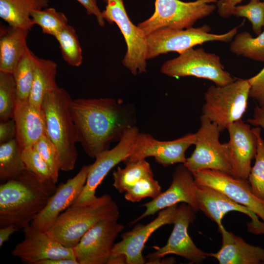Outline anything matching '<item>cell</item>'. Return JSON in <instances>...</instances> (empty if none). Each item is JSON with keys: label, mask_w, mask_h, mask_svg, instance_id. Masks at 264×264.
Listing matches in <instances>:
<instances>
[{"label": "cell", "mask_w": 264, "mask_h": 264, "mask_svg": "<svg viewBox=\"0 0 264 264\" xmlns=\"http://www.w3.org/2000/svg\"><path fill=\"white\" fill-rule=\"evenodd\" d=\"M47 164L52 172L55 183L58 181L59 172L61 170L58 151L47 136L44 134L33 146Z\"/></svg>", "instance_id": "38"}, {"label": "cell", "mask_w": 264, "mask_h": 264, "mask_svg": "<svg viewBox=\"0 0 264 264\" xmlns=\"http://www.w3.org/2000/svg\"><path fill=\"white\" fill-rule=\"evenodd\" d=\"M70 110L78 142L87 154L95 158L119 141L134 125L133 112L120 99L111 98L72 99Z\"/></svg>", "instance_id": "1"}, {"label": "cell", "mask_w": 264, "mask_h": 264, "mask_svg": "<svg viewBox=\"0 0 264 264\" xmlns=\"http://www.w3.org/2000/svg\"><path fill=\"white\" fill-rule=\"evenodd\" d=\"M243 0H218L217 8L219 15L222 18L227 19L231 17L234 8Z\"/></svg>", "instance_id": "42"}, {"label": "cell", "mask_w": 264, "mask_h": 264, "mask_svg": "<svg viewBox=\"0 0 264 264\" xmlns=\"http://www.w3.org/2000/svg\"><path fill=\"white\" fill-rule=\"evenodd\" d=\"M232 15L247 19L256 35L262 32V28L264 26V3L260 0H251L246 4L236 6Z\"/></svg>", "instance_id": "36"}, {"label": "cell", "mask_w": 264, "mask_h": 264, "mask_svg": "<svg viewBox=\"0 0 264 264\" xmlns=\"http://www.w3.org/2000/svg\"><path fill=\"white\" fill-rule=\"evenodd\" d=\"M13 118L16 125V138L22 150L33 147L46 133L45 117L42 108L35 106L29 100H17Z\"/></svg>", "instance_id": "22"}, {"label": "cell", "mask_w": 264, "mask_h": 264, "mask_svg": "<svg viewBox=\"0 0 264 264\" xmlns=\"http://www.w3.org/2000/svg\"><path fill=\"white\" fill-rule=\"evenodd\" d=\"M125 164V167H118L113 173V186L121 193H125L142 178L154 175L149 163L145 159Z\"/></svg>", "instance_id": "29"}, {"label": "cell", "mask_w": 264, "mask_h": 264, "mask_svg": "<svg viewBox=\"0 0 264 264\" xmlns=\"http://www.w3.org/2000/svg\"><path fill=\"white\" fill-rule=\"evenodd\" d=\"M196 140V133H188L170 141H160L151 135L139 132L130 155L124 162H130L154 157L159 164L167 167L176 163L183 164L185 152Z\"/></svg>", "instance_id": "12"}, {"label": "cell", "mask_w": 264, "mask_h": 264, "mask_svg": "<svg viewBox=\"0 0 264 264\" xmlns=\"http://www.w3.org/2000/svg\"><path fill=\"white\" fill-rule=\"evenodd\" d=\"M192 174L197 185L209 186L220 191L249 208L264 222V200L253 194L248 179L211 169L200 170Z\"/></svg>", "instance_id": "15"}, {"label": "cell", "mask_w": 264, "mask_h": 264, "mask_svg": "<svg viewBox=\"0 0 264 264\" xmlns=\"http://www.w3.org/2000/svg\"><path fill=\"white\" fill-rule=\"evenodd\" d=\"M263 2H264V1Z\"/></svg>", "instance_id": "47"}, {"label": "cell", "mask_w": 264, "mask_h": 264, "mask_svg": "<svg viewBox=\"0 0 264 264\" xmlns=\"http://www.w3.org/2000/svg\"><path fill=\"white\" fill-rule=\"evenodd\" d=\"M218 0H155L153 15L137 26L146 36L162 28H189L198 20L211 14L217 6L210 3Z\"/></svg>", "instance_id": "6"}, {"label": "cell", "mask_w": 264, "mask_h": 264, "mask_svg": "<svg viewBox=\"0 0 264 264\" xmlns=\"http://www.w3.org/2000/svg\"><path fill=\"white\" fill-rule=\"evenodd\" d=\"M211 27L207 24L196 28L165 27L156 30L147 36V60L169 52H176L179 54L208 42H229L237 34L238 27L221 34L211 33Z\"/></svg>", "instance_id": "7"}, {"label": "cell", "mask_w": 264, "mask_h": 264, "mask_svg": "<svg viewBox=\"0 0 264 264\" xmlns=\"http://www.w3.org/2000/svg\"><path fill=\"white\" fill-rule=\"evenodd\" d=\"M58 65L53 61L37 56L34 78L29 102L42 108L44 95L58 87L56 82Z\"/></svg>", "instance_id": "26"}, {"label": "cell", "mask_w": 264, "mask_h": 264, "mask_svg": "<svg viewBox=\"0 0 264 264\" xmlns=\"http://www.w3.org/2000/svg\"><path fill=\"white\" fill-rule=\"evenodd\" d=\"M17 231L18 229L14 225H9L0 227V246H2L3 243L8 240L10 236Z\"/></svg>", "instance_id": "44"}, {"label": "cell", "mask_w": 264, "mask_h": 264, "mask_svg": "<svg viewBox=\"0 0 264 264\" xmlns=\"http://www.w3.org/2000/svg\"><path fill=\"white\" fill-rule=\"evenodd\" d=\"M118 220H101L89 229L73 247L79 264H107L114 241L125 227Z\"/></svg>", "instance_id": "14"}, {"label": "cell", "mask_w": 264, "mask_h": 264, "mask_svg": "<svg viewBox=\"0 0 264 264\" xmlns=\"http://www.w3.org/2000/svg\"><path fill=\"white\" fill-rule=\"evenodd\" d=\"M24 239L11 252L13 256L26 264H38L47 259H76L73 248L66 247L50 237L46 232L29 224L23 228Z\"/></svg>", "instance_id": "17"}, {"label": "cell", "mask_w": 264, "mask_h": 264, "mask_svg": "<svg viewBox=\"0 0 264 264\" xmlns=\"http://www.w3.org/2000/svg\"><path fill=\"white\" fill-rule=\"evenodd\" d=\"M161 192V186L152 175L142 178L127 190L125 193V198L132 202H139L145 198H154Z\"/></svg>", "instance_id": "35"}, {"label": "cell", "mask_w": 264, "mask_h": 264, "mask_svg": "<svg viewBox=\"0 0 264 264\" xmlns=\"http://www.w3.org/2000/svg\"><path fill=\"white\" fill-rule=\"evenodd\" d=\"M253 130L257 138V147L255 163L247 179L253 194L264 200V139L261 136L260 127H256Z\"/></svg>", "instance_id": "33"}, {"label": "cell", "mask_w": 264, "mask_h": 264, "mask_svg": "<svg viewBox=\"0 0 264 264\" xmlns=\"http://www.w3.org/2000/svg\"><path fill=\"white\" fill-rule=\"evenodd\" d=\"M86 9L88 15H93L95 18L99 25L103 27L105 25V20L103 18L102 11L99 9L97 0H76Z\"/></svg>", "instance_id": "41"}, {"label": "cell", "mask_w": 264, "mask_h": 264, "mask_svg": "<svg viewBox=\"0 0 264 264\" xmlns=\"http://www.w3.org/2000/svg\"><path fill=\"white\" fill-rule=\"evenodd\" d=\"M230 50L237 55L264 62V30L256 37L246 31L237 34L230 44Z\"/></svg>", "instance_id": "30"}, {"label": "cell", "mask_w": 264, "mask_h": 264, "mask_svg": "<svg viewBox=\"0 0 264 264\" xmlns=\"http://www.w3.org/2000/svg\"><path fill=\"white\" fill-rule=\"evenodd\" d=\"M48 0H0V17L8 25L31 30V13L48 7Z\"/></svg>", "instance_id": "25"}, {"label": "cell", "mask_w": 264, "mask_h": 264, "mask_svg": "<svg viewBox=\"0 0 264 264\" xmlns=\"http://www.w3.org/2000/svg\"><path fill=\"white\" fill-rule=\"evenodd\" d=\"M102 0L103 2L105 3H107V0Z\"/></svg>", "instance_id": "46"}, {"label": "cell", "mask_w": 264, "mask_h": 264, "mask_svg": "<svg viewBox=\"0 0 264 264\" xmlns=\"http://www.w3.org/2000/svg\"><path fill=\"white\" fill-rule=\"evenodd\" d=\"M200 126L196 133L195 149L183 165L192 174L200 170H217L234 176L226 146L219 137L220 132L207 118L200 116Z\"/></svg>", "instance_id": "9"}, {"label": "cell", "mask_w": 264, "mask_h": 264, "mask_svg": "<svg viewBox=\"0 0 264 264\" xmlns=\"http://www.w3.org/2000/svg\"><path fill=\"white\" fill-rule=\"evenodd\" d=\"M196 198L199 210L215 222L218 228L223 227L222 220L229 212L243 213L251 218L248 230L255 234L264 235V222L246 207L240 204L220 191L212 187L197 184Z\"/></svg>", "instance_id": "19"}, {"label": "cell", "mask_w": 264, "mask_h": 264, "mask_svg": "<svg viewBox=\"0 0 264 264\" xmlns=\"http://www.w3.org/2000/svg\"><path fill=\"white\" fill-rule=\"evenodd\" d=\"M102 14L105 21L115 23L120 29L127 45L122 64L132 74L136 75L146 71L147 36L129 18L123 0H107Z\"/></svg>", "instance_id": "10"}, {"label": "cell", "mask_w": 264, "mask_h": 264, "mask_svg": "<svg viewBox=\"0 0 264 264\" xmlns=\"http://www.w3.org/2000/svg\"><path fill=\"white\" fill-rule=\"evenodd\" d=\"M162 73L171 77L193 76L210 80L216 85L223 86L236 79L225 71L220 57L207 52L202 47H193L167 60L161 66Z\"/></svg>", "instance_id": "8"}, {"label": "cell", "mask_w": 264, "mask_h": 264, "mask_svg": "<svg viewBox=\"0 0 264 264\" xmlns=\"http://www.w3.org/2000/svg\"><path fill=\"white\" fill-rule=\"evenodd\" d=\"M139 132L135 126L129 128L114 147L102 152L95 157L94 162L88 165L83 190L73 204L88 202L96 198L95 193L98 186L113 167L124 162L130 155Z\"/></svg>", "instance_id": "13"}, {"label": "cell", "mask_w": 264, "mask_h": 264, "mask_svg": "<svg viewBox=\"0 0 264 264\" xmlns=\"http://www.w3.org/2000/svg\"><path fill=\"white\" fill-rule=\"evenodd\" d=\"M56 184L41 179L26 169L17 179L0 185V227L14 225L18 230L31 224L46 205Z\"/></svg>", "instance_id": "2"}, {"label": "cell", "mask_w": 264, "mask_h": 264, "mask_svg": "<svg viewBox=\"0 0 264 264\" xmlns=\"http://www.w3.org/2000/svg\"><path fill=\"white\" fill-rule=\"evenodd\" d=\"M22 149L16 138L0 145V180L3 182L17 179L26 170Z\"/></svg>", "instance_id": "27"}, {"label": "cell", "mask_w": 264, "mask_h": 264, "mask_svg": "<svg viewBox=\"0 0 264 264\" xmlns=\"http://www.w3.org/2000/svg\"><path fill=\"white\" fill-rule=\"evenodd\" d=\"M88 169V165L83 166L73 177L66 182L60 183L45 207L30 224L40 230L47 231L58 216L74 202L83 191Z\"/></svg>", "instance_id": "21"}, {"label": "cell", "mask_w": 264, "mask_h": 264, "mask_svg": "<svg viewBox=\"0 0 264 264\" xmlns=\"http://www.w3.org/2000/svg\"><path fill=\"white\" fill-rule=\"evenodd\" d=\"M17 101V88L12 73L0 71V120L12 119Z\"/></svg>", "instance_id": "34"}, {"label": "cell", "mask_w": 264, "mask_h": 264, "mask_svg": "<svg viewBox=\"0 0 264 264\" xmlns=\"http://www.w3.org/2000/svg\"><path fill=\"white\" fill-rule=\"evenodd\" d=\"M196 188L197 184L192 173L183 164L178 166L173 175V180L170 187L151 201L142 205L146 208L145 212L131 224L179 203H186L196 212L198 211Z\"/></svg>", "instance_id": "18"}, {"label": "cell", "mask_w": 264, "mask_h": 264, "mask_svg": "<svg viewBox=\"0 0 264 264\" xmlns=\"http://www.w3.org/2000/svg\"><path fill=\"white\" fill-rule=\"evenodd\" d=\"M248 123L264 129V104L257 105L254 110L253 117L247 120Z\"/></svg>", "instance_id": "43"}, {"label": "cell", "mask_w": 264, "mask_h": 264, "mask_svg": "<svg viewBox=\"0 0 264 264\" xmlns=\"http://www.w3.org/2000/svg\"><path fill=\"white\" fill-rule=\"evenodd\" d=\"M178 207L175 204L159 211L158 216L146 225L138 224L132 230L121 235L122 240L115 243L110 258L124 256L127 264H143L145 244L155 230L166 224H173Z\"/></svg>", "instance_id": "16"}, {"label": "cell", "mask_w": 264, "mask_h": 264, "mask_svg": "<svg viewBox=\"0 0 264 264\" xmlns=\"http://www.w3.org/2000/svg\"><path fill=\"white\" fill-rule=\"evenodd\" d=\"M17 130L13 118L7 121H0V143H4L16 138Z\"/></svg>", "instance_id": "40"}, {"label": "cell", "mask_w": 264, "mask_h": 264, "mask_svg": "<svg viewBox=\"0 0 264 264\" xmlns=\"http://www.w3.org/2000/svg\"><path fill=\"white\" fill-rule=\"evenodd\" d=\"M196 213L186 203H181L178 206L173 230L166 244L162 247H153L155 251L146 256L148 264L159 263L161 258L169 254L182 257L192 264L201 263L210 257V253L198 248L188 233L189 225L195 220Z\"/></svg>", "instance_id": "11"}, {"label": "cell", "mask_w": 264, "mask_h": 264, "mask_svg": "<svg viewBox=\"0 0 264 264\" xmlns=\"http://www.w3.org/2000/svg\"><path fill=\"white\" fill-rule=\"evenodd\" d=\"M62 57L69 65L78 67L83 62L82 50L75 29L68 24L55 38Z\"/></svg>", "instance_id": "31"}, {"label": "cell", "mask_w": 264, "mask_h": 264, "mask_svg": "<svg viewBox=\"0 0 264 264\" xmlns=\"http://www.w3.org/2000/svg\"><path fill=\"white\" fill-rule=\"evenodd\" d=\"M218 229L222 245L217 252L210 253V257L220 264H264V248L248 243L224 226Z\"/></svg>", "instance_id": "23"}, {"label": "cell", "mask_w": 264, "mask_h": 264, "mask_svg": "<svg viewBox=\"0 0 264 264\" xmlns=\"http://www.w3.org/2000/svg\"><path fill=\"white\" fill-rule=\"evenodd\" d=\"M31 19L33 24L39 25L44 34L54 38L68 24V20L65 14L53 7L32 12Z\"/></svg>", "instance_id": "32"}, {"label": "cell", "mask_w": 264, "mask_h": 264, "mask_svg": "<svg viewBox=\"0 0 264 264\" xmlns=\"http://www.w3.org/2000/svg\"><path fill=\"white\" fill-rule=\"evenodd\" d=\"M30 31L8 25L0 28V71L13 73L27 45Z\"/></svg>", "instance_id": "24"}, {"label": "cell", "mask_w": 264, "mask_h": 264, "mask_svg": "<svg viewBox=\"0 0 264 264\" xmlns=\"http://www.w3.org/2000/svg\"><path fill=\"white\" fill-rule=\"evenodd\" d=\"M248 80L251 85L249 97L256 100L259 105L264 104V67Z\"/></svg>", "instance_id": "39"}, {"label": "cell", "mask_w": 264, "mask_h": 264, "mask_svg": "<svg viewBox=\"0 0 264 264\" xmlns=\"http://www.w3.org/2000/svg\"><path fill=\"white\" fill-rule=\"evenodd\" d=\"M251 85L248 79H236L223 86H211L204 94L202 115L220 132L241 120L247 108Z\"/></svg>", "instance_id": "5"}, {"label": "cell", "mask_w": 264, "mask_h": 264, "mask_svg": "<svg viewBox=\"0 0 264 264\" xmlns=\"http://www.w3.org/2000/svg\"><path fill=\"white\" fill-rule=\"evenodd\" d=\"M119 216L118 207L111 197L103 195L88 202L72 204L46 232L64 246L73 248L97 223L106 220H118Z\"/></svg>", "instance_id": "4"}, {"label": "cell", "mask_w": 264, "mask_h": 264, "mask_svg": "<svg viewBox=\"0 0 264 264\" xmlns=\"http://www.w3.org/2000/svg\"><path fill=\"white\" fill-rule=\"evenodd\" d=\"M22 157L26 169L33 173L43 180L55 183L48 165L33 147L23 149Z\"/></svg>", "instance_id": "37"}, {"label": "cell", "mask_w": 264, "mask_h": 264, "mask_svg": "<svg viewBox=\"0 0 264 264\" xmlns=\"http://www.w3.org/2000/svg\"><path fill=\"white\" fill-rule=\"evenodd\" d=\"M38 264H79L76 259L63 258L44 260Z\"/></svg>", "instance_id": "45"}, {"label": "cell", "mask_w": 264, "mask_h": 264, "mask_svg": "<svg viewBox=\"0 0 264 264\" xmlns=\"http://www.w3.org/2000/svg\"><path fill=\"white\" fill-rule=\"evenodd\" d=\"M69 93L59 87L44 96L42 108L46 121V133L58 151L61 170L65 172L74 168L78 152L75 127L72 118Z\"/></svg>", "instance_id": "3"}, {"label": "cell", "mask_w": 264, "mask_h": 264, "mask_svg": "<svg viewBox=\"0 0 264 264\" xmlns=\"http://www.w3.org/2000/svg\"><path fill=\"white\" fill-rule=\"evenodd\" d=\"M36 56L27 46L12 73L17 88V100H28L36 62Z\"/></svg>", "instance_id": "28"}, {"label": "cell", "mask_w": 264, "mask_h": 264, "mask_svg": "<svg viewBox=\"0 0 264 264\" xmlns=\"http://www.w3.org/2000/svg\"><path fill=\"white\" fill-rule=\"evenodd\" d=\"M227 130L229 140L226 143V150L234 176L247 179L257 151L256 135L249 124L242 119Z\"/></svg>", "instance_id": "20"}]
</instances>
